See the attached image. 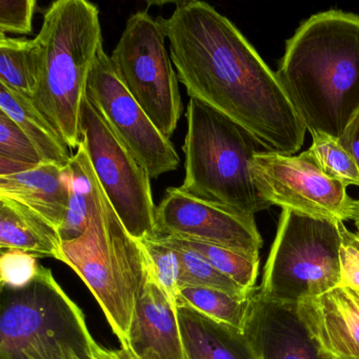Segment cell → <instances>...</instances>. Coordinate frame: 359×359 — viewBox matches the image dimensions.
<instances>
[{"label":"cell","mask_w":359,"mask_h":359,"mask_svg":"<svg viewBox=\"0 0 359 359\" xmlns=\"http://www.w3.org/2000/svg\"><path fill=\"white\" fill-rule=\"evenodd\" d=\"M0 36V83L31 100L41 74V45L37 39Z\"/></svg>","instance_id":"cell-21"},{"label":"cell","mask_w":359,"mask_h":359,"mask_svg":"<svg viewBox=\"0 0 359 359\" xmlns=\"http://www.w3.org/2000/svg\"><path fill=\"white\" fill-rule=\"evenodd\" d=\"M81 135L96 178L129 234L140 241L154 236L156 207L150 175L87 96Z\"/></svg>","instance_id":"cell-9"},{"label":"cell","mask_w":359,"mask_h":359,"mask_svg":"<svg viewBox=\"0 0 359 359\" xmlns=\"http://www.w3.org/2000/svg\"><path fill=\"white\" fill-rule=\"evenodd\" d=\"M344 222H339L341 234V285L359 290V251L344 232Z\"/></svg>","instance_id":"cell-30"},{"label":"cell","mask_w":359,"mask_h":359,"mask_svg":"<svg viewBox=\"0 0 359 359\" xmlns=\"http://www.w3.org/2000/svg\"><path fill=\"white\" fill-rule=\"evenodd\" d=\"M325 359H335V358H330V357L325 356Z\"/></svg>","instance_id":"cell-37"},{"label":"cell","mask_w":359,"mask_h":359,"mask_svg":"<svg viewBox=\"0 0 359 359\" xmlns=\"http://www.w3.org/2000/svg\"><path fill=\"white\" fill-rule=\"evenodd\" d=\"M167 39L158 20L148 11L130 16L111 54V62L126 89L155 127L171 138L182 117L184 104L180 81Z\"/></svg>","instance_id":"cell-8"},{"label":"cell","mask_w":359,"mask_h":359,"mask_svg":"<svg viewBox=\"0 0 359 359\" xmlns=\"http://www.w3.org/2000/svg\"><path fill=\"white\" fill-rule=\"evenodd\" d=\"M62 262L83 279L104 311L121 348H127L150 262L142 243L129 234L119 219L97 178L87 230L79 238L62 243Z\"/></svg>","instance_id":"cell-4"},{"label":"cell","mask_w":359,"mask_h":359,"mask_svg":"<svg viewBox=\"0 0 359 359\" xmlns=\"http://www.w3.org/2000/svg\"><path fill=\"white\" fill-rule=\"evenodd\" d=\"M93 336L85 314L41 266L22 287H1L0 359H58L71 351L92 358Z\"/></svg>","instance_id":"cell-6"},{"label":"cell","mask_w":359,"mask_h":359,"mask_svg":"<svg viewBox=\"0 0 359 359\" xmlns=\"http://www.w3.org/2000/svg\"><path fill=\"white\" fill-rule=\"evenodd\" d=\"M0 156L30 165L43 163L28 136L3 111H0Z\"/></svg>","instance_id":"cell-28"},{"label":"cell","mask_w":359,"mask_h":359,"mask_svg":"<svg viewBox=\"0 0 359 359\" xmlns=\"http://www.w3.org/2000/svg\"><path fill=\"white\" fill-rule=\"evenodd\" d=\"M276 75L311 135L339 140L359 112V15L311 16L287 39Z\"/></svg>","instance_id":"cell-2"},{"label":"cell","mask_w":359,"mask_h":359,"mask_svg":"<svg viewBox=\"0 0 359 359\" xmlns=\"http://www.w3.org/2000/svg\"><path fill=\"white\" fill-rule=\"evenodd\" d=\"M36 39L41 74L31 100L67 146L79 149L81 108L94 62L104 47L100 10L87 0L54 1Z\"/></svg>","instance_id":"cell-3"},{"label":"cell","mask_w":359,"mask_h":359,"mask_svg":"<svg viewBox=\"0 0 359 359\" xmlns=\"http://www.w3.org/2000/svg\"><path fill=\"white\" fill-rule=\"evenodd\" d=\"M36 256L18 250H1L0 283L3 289L18 290L30 285L39 274Z\"/></svg>","instance_id":"cell-27"},{"label":"cell","mask_w":359,"mask_h":359,"mask_svg":"<svg viewBox=\"0 0 359 359\" xmlns=\"http://www.w3.org/2000/svg\"><path fill=\"white\" fill-rule=\"evenodd\" d=\"M168 247V245H167ZM177 251L182 262V277H180V289L186 285L193 287H211L226 292L237 297H249L251 292L229 278L226 275L214 268L205 258L195 252L184 248L169 247Z\"/></svg>","instance_id":"cell-24"},{"label":"cell","mask_w":359,"mask_h":359,"mask_svg":"<svg viewBox=\"0 0 359 359\" xmlns=\"http://www.w3.org/2000/svg\"><path fill=\"white\" fill-rule=\"evenodd\" d=\"M67 170L70 177V201L64 224L58 230L62 243L74 241L86 232L95 198L96 176L83 140Z\"/></svg>","instance_id":"cell-20"},{"label":"cell","mask_w":359,"mask_h":359,"mask_svg":"<svg viewBox=\"0 0 359 359\" xmlns=\"http://www.w3.org/2000/svg\"><path fill=\"white\" fill-rule=\"evenodd\" d=\"M125 350L135 359H187L177 308L159 285L151 264Z\"/></svg>","instance_id":"cell-15"},{"label":"cell","mask_w":359,"mask_h":359,"mask_svg":"<svg viewBox=\"0 0 359 359\" xmlns=\"http://www.w3.org/2000/svg\"><path fill=\"white\" fill-rule=\"evenodd\" d=\"M0 197L29 208L58 231L70 201L68 170L56 163H41L29 171L3 176Z\"/></svg>","instance_id":"cell-16"},{"label":"cell","mask_w":359,"mask_h":359,"mask_svg":"<svg viewBox=\"0 0 359 359\" xmlns=\"http://www.w3.org/2000/svg\"><path fill=\"white\" fill-rule=\"evenodd\" d=\"M344 232H346V236L350 239L351 243H353L355 248L359 251V237L357 236L356 233L351 232L348 229L344 228Z\"/></svg>","instance_id":"cell-35"},{"label":"cell","mask_w":359,"mask_h":359,"mask_svg":"<svg viewBox=\"0 0 359 359\" xmlns=\"http://www.w3.org/2000/svg\"><path fill=\"white\" fill-rule=\"evenodd\" d=\"M36 9V0H0V34H31Z\"/></svg>","instance_id":"cell-29"},{"label":"cell","mask_w":359,"mask_h":359,"mask_svg":"<svg viewBox=\"0 0 359 359\" xmlns=\"http://www.w3.org/2000/svg\"><path fill=\"white\" fill-rule=\"evenodd\" d=\"M297 312L325 356L359 359V290L338 285L299 302Z\"/></svg>","instance_id":"cell-14"},{"label":"cell","mask_w":359,"mask_h":359,"mask_svg":"<svg viewBox=\"0 0 359 359\" xmlns=\"http://www.w3.org/2000/svg\"><path fill=\"white\" fill-rule=\"evenodd\" d=\"M189 97L249 131L266 150L299 152L306 128L273 72L228 18L203 1H180L156 18Z\"/></svg>","instance_id":"cell-1"},{"label":"cell","mask_w":359,"mask_h":359,"mask_svg":"<svg viewBox=\"0 0 359 359\" xmlns=\"http://www.w3.org/2000/svg\"><path fill=\"white\" fill-rule=\"evenodd\" d=\"M243 332L256 359H325L297 306L266 299L258 287L250 295Z\"/></svg>","instance_id":"cell-13"},{"label":"cell","mask_w":359,"mask_h":359,"mask_svg":"<svg viewBox=\"0 0 359 359\" xmlns=\"http://www.w3.org/2000/svg\"><path fill=\"white\" fill-rule=\"evenodd\" d=\"M186 117V173L180 188L252 217L270 208L251 173L254 156L268 150L238 123L198 100L190 98Z\"/></svg>","instance_id":"cell-5"},{"label":"cell","mask_w":359,"mask_h":359,"mask_svg":"<svg viewBox=\"0 0 359 359\" xmlns=\"http://www.w3.org/2000/svg\"><path fill=\"white\" fill-rule=\"evenodd\" d=\"M351 220L354 222L355 226H356L357 236L359 237V199L355 201L354 208H353L352 216H351Z\"/></svg>","instance_id":"cell-34"},{"label":"cell","mask_w":359,"mask_h":359,"mask_svg":"<svg viewBox=\"0 0 359 359\" xmlns=\"http://www.w3.org/2000/svg\"><path fill=\"white\" fill-rule=\"evenodd\" d=\"M60 232L29 208L0 197V249L62 262Z\"/></svg>","instance_id":"cell-18"},{"label":"cell","mask_w":359,"mask_h":359,"mask_svg":"<svg viewBox=\"0 0 359 359\" xmlns=\"http://www.w3.org/2000/svg\"><path fill=\"white\" fill-rule=\"evenodd\" d=\"M177 315L187 359H256L241 330L184 304H178Z\"/></svg>","instance_id":"cell-17"},{"label":"cell","mask_w":359,"mask_h":359,"mask_svg":"<svg viewBox=\"0 0 359 359\" xmlns=\"http://www.w3.org/2000/svg\"><path fill=\"white\" fill-rule=\"evenodd\" d=\"M159 285L177 308L182 277V262L176 250L155 241L152 237L140 241Z\"/></svg>","instance_id":"cell-26"},{"label":"cell","mask_w":359,"mask_h":359,"mask_svg":"<svg viewBox=\"0 0 359 359\" xmlns=\"http://www.w3.org/2000/svg\"><path fill=\"white\" fill-rule=\"evenodd\" d=\"M339 222L283 210L260 295L297 306L341 285Z\"/></svg>","instance_id":"cell-7"},{"label":"cell","mask_w":359,"mask_h":359,"mask_svg":"<svg viewBox=\"0 0 359 359\" xmlns=\"http://www.w3.org/2000/svg\"><path fill=\"white\" fill-rule=\"evenodd\" d=\"M64 359H93V357H92V358H86V357L79 355V353L73 352L69 354L68 356L65 357Z\"/></svg>","instance_id":"cell-36"},{"label":"cell","mask_w":359,"mask_h":359,"mask_svg":"<svg viewBox=\"0 0 359 359\" xmlns=\"http://www.w3.org/2000/svg\"><path fill=\"white\" fill-rule=\"evenodd\" d=\"M152 238L168 247L184 248L195 252L205 258L222 274L238 283L243 289L250 292L255 289L258 268H259V257H254L243 252L235 251L220 245L188 241V239L177 238V237L155 234Z\"/></svg>","instance_id":"cell-22"},{"label":"cell","mask_w":359,"mask_h":359,"mask_svg":"<svg viewBox=\"0 0 359 359\" xmlns=\"http://www.w3.org/2000/svg\"><path fill=\"white\" fill-rule=\"evenodd\" d=\"M253 292V291H252ZM249 297H237L211 287L186 285L180 290L178 304L190 306L201 314L243 331Z\"/></svg>","instance_id":"cell-23"},{"label":"cell","mask_w":359,"mask_h":359,"mask_svg":"<svg viewBox=\"0 0 359 359\" xmlns=\"http://www.w3.org/2000/svg\"><path fill=\"white\" fill-rule=\"evenodd\" d=\"M339 142L352 156L359 170V112L344 130V134L339 138Z\"/></svg>","instance_id":"cell-31"},{"label":"cell","mask_w":359,"mask_h":359,"mask_svg":"<svg viewBox=\"0 0 359 359\" xmlns=\"http://www.w3.org/2000/svg\"><path fill=\"white\" fill-rule=\"evenodd\" d=\"M87 97L152 180L178 169L180 157L171 140L158 131L126 89L104 47L94 62Z\"/></svg>","instance_id":"cell-11"},{"label":"cell","mask_w":359,"mask_h":359,"mask_svg":"<svg viewBox=\"0 0 359 359\" xmlns=\"http://www.w3.org/2000/svg\"><path fill=\"white\" fill-rule=\"evenodd\" d=\"M35 167H36L35 165L22 163V161H12V159L0 156V177L15 175V174L29 171V170L33 169Z\"/></svg>","instance_id":"cell-32"},{"label":"cell","mask_w":359,"mask_h":359,"mask_svg":"<svg viewBox=\"0 0 359 359\" xmlns=\"http://www.w3.org/2000/svg\"><path fill=\"white\" fill-rule=\"evenodd\" d=\"M312 138V146L308 151L323 173L346 187H359L358 168L339 140L325 134H314Z\"/></svg>","instance_id":"cell-25"},{"label":"cell","mask_w":359,"mask_h":359,"mask_svg":"<svg viewBox=\"0 0 359 359\" xmlns=\"http://www.w3.org/2000/svg\"><path fill=\"white\" fill-rule=\"evenodd\" d=\"M252 178L260 198L314 217L351 220L355 199L346 187L323 173L308 150L299 155L262 151L251 163Z\"/></svg>","instance_id":"cell-10"},{"label":"cell","mask_w":359,"mask_h":359,"mask_svg":"<svg viewBox=\"0 0 359 359\" xmlns=\"http://www.w3.org/2000/svg\"><path fill=\"white\" fill-rule=\"evenodd\" d=\"M0 111L18 123L39 151L43 163L62 167L69 165L73 156L69 152L70 148L30 98L0 83Z\"/></svg>","instance_id":"cell-19"},{"label":"cell","mask_w":359,"mask_h":359,"mask_svg":"<svg viewBox=\"0 0 359 359\" xmlns=\"http://www.w3.org/2000/svg\"><path fill=\"white\" fill-rule=\"evenodd\" d=\"M92 357L93 359H135L127 350H109L94 342L92 346Z\"/></svg>","instance_id":"cell-33"},{"label":"cell","mask_w":359,"mask_h":359,"mask_svg":"<svg viewBox=\"0 0 359 359\" xmlns=\"http://www.w3.org/2000/svg\"><path fill=\"white\" fill-rule=\"evenodd\" d=\"M156 234L201 241L259 257L262 238L255 217L168 188L156 207Z\"/></svg>","instance_id":"cell-12"}]
</instances>
